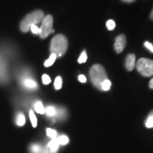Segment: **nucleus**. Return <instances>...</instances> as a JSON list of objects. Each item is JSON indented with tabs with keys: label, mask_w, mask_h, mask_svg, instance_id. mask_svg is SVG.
I'll return each mask as SVG.
<instances>
[{
	"label": "nucleus",
	"mask_w": 153,
	"mask_h": 153,
	"mask_svg": "<svg viewBox=\"0 0 153 153\" xmlns=\"http://www.w3.org/2000/svg\"><path fill=\"white\" fill-rule=\"evenodd\" d=\"M46 133H47L48 136L49 137H51L52 140L57 139V131H55V130L51 129V128H47Z\"/></svg>",
	"instance_id": "nucleus-18"
},
{
	"label": "nucleus",
	"mask_w": 153,
	"mask_h": 153,
	"mask_svg": "<svg viewBox=\"0 0 153 153\" xmlns=\"http://www.w3.org/2000/svg\"><path fill=\"white\" fill-rule=\"evenodd\" d=\"M57 55L54 54V53H51V55H50L49 58L48 60H45V62H44V66L46 67V68H49L51 65H53L54 64L55 61L56 60L57 58Z\"/></svg>",
	"instance_id": "nucleus-9"
},
{
	"label": "nucleus",
	"mask_w": 153,
	"mask_h": 153,
	"mask_svg": "<svg viewBox=\"0 0 153 153\" xmlns=\"http://www.w3.org/2000/svg\"><path fill=\"white\" fill-rule=\"evenodd\" d=\"M145 126L148 128H153V116L151 114H149L148 118H147L146 121H145Z\"/></svg>",
	"instance_id": "nucleus-19"
},
{
	"label": "nucleus",
	"mask_w": 153,
	"mask_h": 153,
	"mask_svg": "<svg viewBox=\"0 0 153 153\" xmlns=\"http://www.w3.org/2000/svg\"><path fill=\"white\" fill-rule=\"evenodd\" d=\"M24 85L28 89H36L37 87V83L31 79H26L24 82Z\"/></svg>",
	"instance_id": "nucleus-11"
},
{
	"label": "nucleus",
	"mask_w": 153,
	"mask_h": 153,
	"mask_svg": "<svg viewBox=\"0 0 153 153\" xmlns=\"http://www.w3.org/2000/svg\"><path fill=\"white\" fill-rule=\"evenodd\" d=\"M68 48V41L62 34H57L53 38L51 43L50 51L57 57H61L66 53Z\"/></svg>",
	"instance_id": "nucleus-1"
},
{
	"label": "nucleus",
	"mask_w": 153,
	"mask_h": 153,
	"mask_svg": "<svg viewBox=\"0 0 153 153\" xmlns=\"http://www.w3.org/2000/svg\"><path fill=\"white\" fill-rule=\"evenodd\" d=\"M137 70L144 76L153 75V60L148 58H140L135 64Z\"/></svg>",
	"instance_id": "nucleus-4"
},
{
	"label": "nucleus",
	"mask_w": 153,
	"mask_h": 153,
	"mask_svg": "<svg viewBox=\"0 0 153 153\" xmlns=\"http://www.w3.org/2000/svg\"><path fill=\"white\" fill-rule=\"evenodd\" d=\"M149 87H150V89H153V78L150 80V83H149Z\"/></svg>",
	"instance_id": "nucleus-28"
},
{
	"label": "nucleus",
	"mask_w": 153,
	"mask_h": 153,
	"mask_svg": "<svg viewBox=\"0 0 153 153\" xmlns=\"http://www.w3.org/2000/svg\"><path fill=\"white\" fill-rule=\"evenodd\" d=\"M44 13L41 10H36L26 15L20 24V28L23 32H28L32 25H36L42 22Z\"/></svg>",
	"instance_id": "nucleus-2"
},
{
	"label": "nucleus",
	"mask_w": 153,
	"mask_h": 153,
	"mask_svg": "<svg viewBox=\"0 0 153 153\" xmlns=\"http://www.w3.org/2000/svg\"><path fill=\"white\" fill-rule=\"evenodd\" d=\"M135 67V55L128 54L126 59V68L128 71H132Z\"/></svg>",
	"instance_id": "nucleus-7"
},
{
	"label": "nucleus",
	"mask_w": 153,
	"mask_h": 153,
	"mask_svg": "<svg viewBox=\"0 0 153 153\" xmlns=\"http://www.w3.org/2000/svg\"><path fill=\"white\" fill-rule=\"evenodd\" d=\"M47 146L51 150L53 151V152L57 153V150H58L59 149V147H60V144H59L58 141H57V139H54V140H51V141H50Z\"/></svg>",
	"instance_id": "nucleus-8"
},
{
	"label": "nucleus",
	"mask_w": 153,
	"mask_h": 153,
	"mask_svg": "<svg viewBox=\"0 0 153 153\" xmlns=\"http://www.w3.org/2000/svg\"><path fill=\"white\" fill-rule=\"evenodd\" d=\"M45 113L48 116H56L57 110L55 109V107L50 106L45 108Z\"/></svg>",
	"instance_id": "nucleus-16"
},
{
	"label": "nucleus",
	"mask_w": 153,
	"mask_h": 153,
	"mask_svg": "<svg viewBox=\"0 0 153 153\" xmlns=\"http://www.w3.org/2000/svg\"><path fill=\"white\" fill-rule=\"evenodd\" d=\"M150 17V19H152V20H153V8H152V11H151Z\"/></svg>",
	"instance_id": "nucleus-30"
},
{
	"label": "nucleus",
	"mask_w": 153,
	"mask_h": 153,
	"mask_svg": "<svg viewBox=\"0 0 153 153\" xmlns=\"http://www.w3.org/2000/svg\"><path fill=\"white\" fill-rule=\"evenodd\" d=\"M78 79H79V81L80 82H82V83H85V82H87V78H86V76L85 75H83V74H80V75H79Z\"/></svg>",
	"instance_id": "nucleus-26"
},
{
	"label": "nucleus",
	"mask_w": 153,
	"mask_h": 153,
	"mask_svg": "<svg viewBox=\"0 0 153 153\" xmlns=\"http://www.w3.org/2000/svg\"><path fill=\"white\" fill-rule=\"evenodd\" d=\"M42 153H56V152H53V151L51 150V149L48 148V147L46 146L45 148L43 149V151H42Z\"/></svg>",
	"instance_id": "nucleus-27"
},
{
	"label": "nucleus",
	"mask_w": 153,
	"mask_h": 153,
	"mask_svg": "<svg viewBox=\"0 0 153 153\" xmlns=\"http://www.w3.org/2000/svg\"><path fill=\"white\" fill-rule=\"evenodd\" d=\"M53 19L51 15H47L44 16L41 22V26L40 28V37L41 38H47L50 34L53 33L55 31L53 28Z\"/></svg>",
	"instance_id": "nucleus-5"
},
{
	"label": "nucleus",
	"mask_w": 153,
	"mask_h": 153,
	"mask_svg": "<svg viewBox=\"0 0 153 153\" xmlns=\"http://www.w3.org/2000/svg\"><path fill=\"white\" fill-rule=\"evenodd\" d=\"M42 81H43V83L44 85H49V84L51 83V77H50L48 74H45L42 76Z\"/></svg>",
	"instance_id": "nucleus-23"
},
{
	"label": "nucleus",
	"mask_w": 153,
	"mask_h": 153,
	"mask_svg": "<svg viewBox=\"0 0 153 153\" xmlns=\"http://www.w3.org/2000/svg\"><path fill=\"white\" fill-rule=\"evenodd\" d=\"M116 27V23L113 20H108L106 22V28L107 29L109 30H114Z\"/></svg>",
	"instance_id": "nucleus-22"
},
{
	"label": "nucleus",
	"mask_w": 153,
	"mask_h": 153,
	"mask_svg": "<svg viewBox=\"0 0 153 153\" xmlns=\"http://www.w3.org/2000/svg\"><path fill=\"white\" fill-rule=\"evenodd\" d=\"M57 141H58L59 144L60 145H65L68 144L69 143V138L68 137L65 135H62L60 136H59L58 137H57Z\"/></svg>",
	"instance_id": "nucleus-14"
},
{
	"label": "nucleus",
	"mask_w": 153,
	"mask_h": 153,
	"mask_svg": "<svg viewBox=\"0 0 153 153\" xmlns=\"http://www.w3.org/2000/svg\"><path fill=\"white\" fill-rule=\"evenodd\" d=\"M62 78H61L60 76H57L55 79V82H54V87L55 88V89L57 90H59L62 88Z\"/></svg>",
	"instance_id": "nucleus-17"
},
{
	"label": "nucleus",
	"mask_w": 153,
	"mask_h": 153,
	"mask_svg": "<svg viewBox=\"0 0 153 153\" xmlns=\"http://www.w3.org/2000/svg\"><path fill=\"white\" fill-rule=\"evenodd\" d=\"M29 118L30 122H31L32 126H33V128H36V126H37V118H36V115L32 110H30L29 111Z\"/></svg>",
	"instance_id": "nucleus-15"
},
{
	"label": "nucleus",
	"mask_w": 153,
	"mask_h": 153,
	"mask_svg": "<svg viewBox=\"0 0 153 153\" xmlns=\"http://www.w3.org/2000/svg\"><path fill=\"white\" fill-rule=\"evenodd\" d=\"M126 45V38L125 35L120 34L116 38L114 43V49L117 53H120L125 48Z\"/></svg>",
	"instance_id": "nucleus-6"
},
{
	"label": "nucleus",
	"mask_w": 153,
	"mask_h": 153,
	"mask_svg": "<svg viewBox=\"0 0 153 153\" xmlns=\"http://www.w3.org/2000/svg\"><path fill=\"white\" fill-rule=\"evenodd\" d=\"M145 46L147 48H148L149 51H150V52H152V53H153V45L152 43H149V42H148V41H146V42H145Z\"/></svg>",
	"instance_id": "nucleus-25"
},
{
	"label": "nucleus",
	"mask_w": 153,
	"mask_h": 153,
	"mask_svg": "<svg viewBox=\"0 0 153 153\" xmlns=\"http://www.w3.org/2000/svg\"><path fill=\"white\" fill-rule=\"evenodd\" d=\"M30 151L33 153H41L43 150H42L41 145L38 144H34L30 147Z\"/></svg>",
	"instance_id": "nucleus-20"
},
{
	"label": "nucleus",
	"mask_w": 153,
	"mask_h": 153,
	"mask_svg": "<svg viewBox=\"0 0 153 153\" xmlns=\"http://www.w3.org/2000/svg\"><path fill=\"white\" fill-rule=\"evenodd\" d=\"M25 123H26V118H25V116L22 114V113H19V114L17 115L16 117L17 126H23L25 125Z\"/></svg>",
	"instance_id": "nucleus-12"
},
{
	"label": "nucleus",
	"mask_w": 153,
	"mask_h": 153,
	"mask_svg": "<svg viewBox=\"0 0 153 153\" xmlns=\"http://www.w3.org/2000/svg\"><path fill=\"white\" fill-rule=\"evenodd\" d=\"M89 76L93 85L98 89H101V84L104 80L108 79L104 68L99 64L94 65L91 67L89 71Z\"/></svg>",
	"instance_id": "nucleus-3"
},
{
	"label": "nucleus",
	"mask_w": 153,
	"mask_h": 153,
	"mask_svg": "<svg viewBox=\"0 0 153 153\" xmlns=\"http://www.w3.org/2000/svg\"><path fill=\"white\" fill-rule=\"evenodd\" d=\"M111 86V82L109 79H107L106 80H104V81L103 82V83L101 84V90L103 91H108L110 89Z\"/></svg>",
	"instance_id": "nucleus-13"
},
{
	"label": "nucleus",
	"mask_w": 153,
	"mask_h": 153,
	"mask_svg": "<svg viewBox=\"0 0 153 153\" xmlns=\"http://www.w3.org/2000/svg\"><path fill=\"white\" fill-rule=\"evenodd\" d=\"M150 114H151V115H152V116H153V110L152 111H151V112L150 113Z\"/></svg>",
	"instance_id": "nucleus-31"
},
{
	"label": "nucleus",
	"mask_w": 153,
	"mask_h": 153,
	"mask_svg": "<svg viewBox=\"0 0 153 153\" xmlns=\"http://www.w3.org/2000/svg\"><path fill=\"white\" fill-rule=\"evenodd\" d=\"M30 30H31V32L33 34H39L40 33V28L38 27L36 25H32L30 26Z\"/></svg>",
	"instance_id": "nucleus-24"
},
{
	"label": "nucleus",
	"mask_w": 153,
	"mask_h": 153,
	"mask_svg": "<svg viewBox=\"0 0 153 153\" xmlns=\"http://www.w3.org/2000/svg\"><path fill=\"white\" fill-rule=\"evenodd\" d=\"M87 60V53H86L85 51H84L83 52L81 53L80 56L78 59V62L79 63H85Z\"/></svg>",
	"instance_id": "nucleus-21"
},
{
	"label": "nucleus",
	"mask_w": 153,
	"mask_h": 153,
	"mask_svg": "<svg viewBox=\"0 0 153 153\" xmlns=\"http://www.w3.org/2000/svg\"><path fill=\"white\" fill-rule=\"evenodd\" d=\"M121 1H123L124 2H126V3H131V2H133V1H135V0H121Z\"/></svg>",
	"instance_id": "nucleus-29"
},
{
	"label": "nucleus",
	"mask_w": 153,
	"mask_h": 153,
	"mask_svg": "<svg viewBox=\"0 0 153 153\" xmlns=\"http://www.w3.org/2000/svg\"><path fill=\"white\" fill-rule=\"evenodd\" d=\"M34 108L38 114H44L45 113V108H44L43 104H42L41 101H37L34 105Z\"/></svg>",
	"instance_id": "nucleus-10"
}]
</instances>
